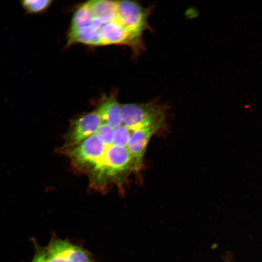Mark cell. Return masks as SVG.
Returning <instances> with one entry per match:
<instances>
[{
    "mask_svg": "<svg viewBox=\"0 0 262 262\" xmlns=\"http://www.w3.org/2000/svg\"><path fill=\"white\" fill-rule=\"evenodd\" d=\"M131 171L135 170L128 148L112 144L107 146L103 156L92 169V180L96 187H102L108 179H119Z\"/></svg>",
    "mask_w": 262,
    "mask_h": 262,
    "instance_id": "obj_1",
    "label": "cell"
},
{
    "mask_svg": "<svg viewBox=\"0 0 262 262\" xmlns=\"http://www.w3.org/2000/svg\"><path fill=\"white\" fill-rule=\"evenodd\" d=\"M117 3V20L132 35L140 53L145 49L143 35L150 30L148 19L152 7H144L137 1L119 0Z\"/></svg>",
    "mask_w": 262,
    "mask_h": 262,
    "instance_id": "obj_2",
    "label": "cell"
},
{
    "mask_svg": "<svg viewBox=\"0 0 262 262\" xmlns=\"http://www.w3.org/2000/svg\"><path fill=\"white\" fill-rule=\"evenodd\" d=\"M167 108L155 102L121 105L122 124L131 131L164 124Z\"/></svg>",
    "mask_w": 262,
    "mask_h": 262,
    "instance_id": "obj_3",
    "label": "cell"
},
{
    "mask_svg": "<svg viewBox=\"0 0 262 262\" xmlns=\"http://www.w3.org/2000/svg\"><path fill=\"white\" fill-rule=\"evenodd\" d=\"M107 146L95 133L68 151V155L78 167L92 169L103 156Z\"/></svg>",
    "mask_w": 262,
    "mask_h": 262,
    "instance_id": "obj_4",
    "label": "cell"
},
{
    "mask_svg": "<svg viewBox=\"0 0 262 262\" xmlns=\"http://www.w3.org/2000/svg\"><path fill=\"white\" fill-rule=\"evenodd\" d=\"M45 251L47 262H93L87 250L66 240L53 239Z\"/></svg>",
    "mask_w": 262,
    "mask_h": 262,
    "instance_id": "obj_5",
    "label": "cell"
},
{
    "mask_svg": "<svg viewBox=\"0 0 262 262\" xmlns=\"http://www.w3.org/2000/svg\"><path fill=\"white\" fill-rule=\"evenodd\" d=\"M102 123V121L96 112L87 114L74 120L66 136V141L62 148L68 152L77 146L95 133Z\"/></svg>",
    "mask_w": 262,
    "mask_h": 262,
    "instance_id": "obj_6",
    "label": "cell"
},
{
    "mask_svg": "<svg viewBox=\"0 0 262 262\" xmlns=\"http://www.w3.org/2000/svg\"><path fill=\"white\" fill-rule=\"evenodd\" d=\"M98 34L101 45H126L132 49L135 55L140 54L132 35L117 19L103 24Z\"/></svg>",
    "mask_w": 262,
    "mask_h": 262,
    "instance_id": "obj_7",
    "label": "cell"
},
{
    "mask_svg": "<svg viewBox=\"0 0 262 262\" xmlns=\"http://www.w3.org/2000/svg\"><path fill=\"white\" fill-rule=\"evenodd\" d=\"M162 126L156 125L146 127L131 132L127 148L131 156L135 171H138L142 166L143 157L150 138Z\"/></svg>",
    "mask_w": 262,
    "mask_h": 262,
    "instance_id": "obj_8",
    "label": "cell"
},
{
    "mask_svg": "<svg viewBox=\"0 0 262 262\" xmlns=\"http://www.w3.org/2000/svg\"><path fill=\"white\" fill-rule=\"evenodd\" d=\"M121 107L116 97L111 95L103 99L96 112L103 123L115 129L122 124Z\"/></svg>",
    "mask_w": 262,
    "mask_h": 262,
    "instance_id": "obj_9",
    "label": "cell"
},
{
    "mask_svg": "<svg viewBox=\"0 0 262 262\" xmlns=\"http://www.w3.org/2000/svg\"><path fill=\"white\" fill-rule=\"evenodd\" d=\"M87 3L93 18L99 20L103 24L117 19L116 1L93 0Z\"/></svg>",
    "mask_w": 262,
    "mask_h": 262,
    "instance_id": "obj_10",
    "label": "cell"
},
{
    "mask_svg": "<svg viewBox=\"0 0 262 262\" xmlns=\"http://www.w3.org/2000/svg\"><path fill=\"white\" fill-rule=\"evenodd\" d=\"M98 29L90 24L73 31H69L67 45L83 43L92 46H101Z\"/></svg>",
    "mask_w": 262,
    "mask_h": 262,
    "instance_id": "obj_11",
    "label": "cell"
},
{
    "mask_svg": "<svg viewBox=\"0 0 262 262\" xmlns=\"http://www.w3.org/2000/svg\"><path fill=\"white\" fill-rule=\"evenodd\" d=\"M92 17L87 3L81 5L72 18L70 31H73L91 24Z\"/></svg>",
    "mask_w": 262,
    "mask_h": 262,
    "instance_id": "obj_12",
    "label": "cell"
},
{
    "mask_svg": "<svg viewBox=\"0 0 262 262\" xmlns=\"http://www.w3.org/2000/svg\"><path fill=\"white\" fill-rule=\"evenodd\" d=\"M52 2L50 0H24L20 4L25 11L29 14L40 13L48 9Z\"/></svg>",
    "mask_w": 262,
    "mask_h": 262,
    "instance_id": "obj_13",
    "label": "cell"
},
{
    "mask_svg": "<svg viewBox=\"0 0 262 262\" xmlns=\"http://www.w3.org/2000/svg\"><path fill=\"white\" fill-rule=\"evenodd\" d=\"M132 131L123 124L114 129L112 144L127 147Z\"/></svg>",
    "mask_w": 262,
    "mask_h": 262,
    "instance_id": "obj_14",
    "label": "cell"
},
{
    "mask_svg": "<svg viewBox=\"0 0 262 262\" xmlns=\"http://www.w3.org/2000/svg\"><path fill=\"white\" fill-rule=\"evenodd\" d=\"M114 129L109 125L103 123L96 133L106 145H110L113 142Z\"/></svg>",
    "mask_w": 262,
    "mask_h": 262,
    "instance_id": "obj_15",
    "label": "cell"
},
{
    "mask_svg": "<svg viewBox=\"0 0 262 262\" xmlns=\"http://www.w3.org/2000/svg\"><path fill=\"white\" fill-rule=\"evenodd\" d=\"M35 252L30 262H47L45 256V247L40 246L35 240L33 239Z\"/></svg>",
    "mask_w": 262,
    "mask_h": 262,
    "instance_id": "obj_16",
    "label": "cell"
}]
</instances>
